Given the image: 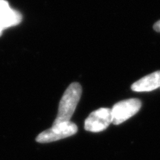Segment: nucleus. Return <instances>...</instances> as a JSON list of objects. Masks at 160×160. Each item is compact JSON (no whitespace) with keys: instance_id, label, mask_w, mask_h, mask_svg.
Here are the masks:
<instances>
[{"instance_id":"6","label":"nucleus","mask_w":160,"mask_h":160,"mask_svg":"<svg viewBox=\"0 0 160 160\" xmlns=\"http://www.w3.org/2000/svg\"><path fill=\"white\" fill-rule=\"evenodd\" d=\"M159 88H160V71L145 76L131 86V89L136 92L152 91Z\"/></svg>"},{"instance_id":"1","label":"nucleus","mask_w":160,"mask_h":160,"mask_svg":"<svg viewBox=\"0 0 160 160\" xmlns=\"http://www.w3.org/2000/svg\"><path fill=\"white\" fill-rule=\"evenodd\" d=\"M82 92V87L78 82L71 83L68 86L60 100L57 117L53 123L70 121L79 103Z\"/></svg>"},{"instance_id":"2","label":"nucleus","mask_w":160,"mask_h":160,"mask_svg":"<svg viewBox=\"0 0 160 160\" xmlns=\"http://www.w3.org/2000/svg\"><path fill=\"white\" fill-rule=\"evenodd\" d=\"M78 128L76 124L71 121L65 122L53 123L51 128L45 130L37 136V140L39 143H49L58 140L65 139L77 133Z\"/></svg>"},{"instance_id":"3","label":"nucleus","mask_w":160,"mask_h":160,"mask_svg":"<svg viewBox=\"0 0 160 160\" xmlns=\"http://www.w3.org/2000/svg\"><path fill=\"white\" fill-rule=\"evenodd\" d=\"M142 107V102L138 99H129L119 102L111 109L112 123L120 125L137 114Z\"/></svg>"},{"instance_id":"4","label":"nucleus","mask_w":160,"mask_h":160,"mask_svg":"<svg viewBox=\"0 0 160 160\" xmlns=\"http://www.w3.org/2000/svg\"><path fill=\"white\" fill-rule=\"evenodd\" d=\"M111 109L102 108L93 111L85 121V129L90 132H101L112 123Z\"/></svg>"},{"instance_id":"7","label":"nucleus","mask_w":160,"mask_h":160,"mask_svg":"<svg viewBox=\"0 0 160 160\" xmlns=\"http://www.w3.org/2000/svg\"><path fill=\"white\" fill-rule=\"evenodd\" d=\"M153 29H154L157 32H159L160 33V20L157 22L153 25Z\"/></svg>"},{"instance_id":"5","label":"nucleus","mask_w":160,"mask_h":160,"mask_svg":"<svg viewBox=\"0 0 160 160\" xmlns=\"http://www.w3.org/2000/svg\"><path fill=\"white\" fill-rule=\"evenodd\" d=\"M22 17L17 11L12 9L5 0H0V28L13 27L21 22Z\"/></svg>"}]
</instances>
